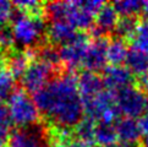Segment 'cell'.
I'll return each instance as SVG.
<instances>
[{"instance_id": "f1b7e54d", "label": "cell", "mask_w": 148, "mask_h": 147, "mask_svg": "<svg viewBox=\"0 0 148 147\" xmlns=\"http://www.w3.org/2000/svg\"><path fill=\"white\" fill-rule=\"evenodd\" d=\"M11 118H10V113L6 106H4L3 103H0V128L3 129H10L11 125Z\"/></svg>"}, {"instance_id": "5b68a950", "label": "cell", "mask_w": 148, "mask_h": 147, "mask_svg": "<svg viewBox=\"0 0 148 147\" xmlns=\"http://www.w3.org/2000/svg\"><path fill=\"white\" fill-rule=\"evenodd\" d=\"M83 108L87 117L99 123L114 124L119 117V110L115 102V92L103 90L92 98L84 99Z\"/></svg>"}, {"instance_id": "3957f363", "label": "cell", "mask_w": 148, "mask_h": 147, "mask_svg": "<svg viewBox=\"0 0 148 147\" xmlns=\"http://www.w3.org/2000/svg\"><path fill=\"white\" fill-rule=\"evenodd\" d=\"M44 11L51 21H64L75 30L93 27V16L84 11L78 1H53L45 5Z\"/></svg>"}, {"instance_id": "6da1fadb", "label": "cell", "mask_w": 148, "mask_h": 147, "mask_svg": "<svg viewBox=\"0 0 148 147\" xmlns=\"http://www.w3.org/2000/svg\"><path fill=\"white\" fill-rule=\"evenodd\" d=\"M33 101L39 112L47 115L55 126H76L84 113L77 78L71 72L53 78L44 88L34 93Z\"/></svg>"}, {"instance_id": "e575fe53", "label": "cell", "mask_w": 148, "mask_h": 147, "mask_svg": "<svg viewBox=\"0 0 148 147\" xmlns=\"http://www.w3.org/2000/svg\"><path fill=\"white\" fill-rule=\"evenodd\" d=\"M113 147H137L136 145H132V144H124V142H119V144H115Z\"/></svg>"}, {"instance_id": "ac0fdd59", "label": "cell", "mask_w": 148, "mask_h": 147, "mask_svg": "<svg viewBox=\"0 0 148 147\" xmlns=\"http://www.w3.org/2000/svg\"><path fill=\"white\" fill-rule=\"evenodd\" d=\"M129 54L127 44L123 38H114L108 44V61L112 65H121V63L126 61V58Z\"/></svg>"}, {"instance_id": "603a6c76", "label": "cell", "mask_w": 148, "mask_h": 147, "mask_svg": "<svg viewBox=\"0 0 148 147\" xmlns=\"http://www.w3.org/2000/svg\"><path fill=\"white\" fill-rule=\"evenodd\" d=\"M14 6H16L20 12L33 15V16H42V12L44 11L43 4L36 0H16L14 3Z\"/></svg>"}, {"instance_id": "836d02e7", "label": "cell", "mask_w": 148, "mask_h": 147, "mask_svg": "<svg viewBox=\"0 0 148 147\" xmlns=\"http://www.w3.org/2000/svg\"><path fill=\"white\" fill-rule=\"evenodd\" d=\"M142 12H143L145 17L148 20V0L147 1H142Z\"/></svg>"}, {"instance_id": "83f0119b", "label": "cell", "mask_w": 148, "mask_h": 147, "mask_svg": "<svg viewBox=\"0 0 148 147\" xmlns=\"http://www.w3.org/2000/svg\"><path fill=\"white\" fill-rule=\"evenodd\" d=\"M78 4L86 12L92 15V16H96L100 11V9L104 6L105 3L100 1V0H80Z\"/></svg>"}, {"instance_id": "7402d4cb", "label": "cell", "mask_w": 148, "mask_h": 147, "mask_svg": "<svg viewBox=\"0 0 148 147\" xmlns=\"http://www.w3.org/2000/svg\"><path fill=\"white\" fill-rule=\"evenodd\" d=\"M113 6L123 17H134L142 11V1L138 0H118L113 3Z\"/></svg>"}, {"instance_id": "4dcf8cb0", "label": "cell", "mask_w": 148, "mask_h": 147, "mask_svg": "<svg viewBox=\"0 0 148 147\" xmlns=\"http://www.w3.org/2000/svg\"><path fill=\"white\" fill-rule=\"evenodd\" d=\"M8 139H9V130L0 128V147L4 146V144L8 141Z\"/></svg>"}, {"instance_id": "4fadbf2b", "label": "cell", "mask_w": 148, "mask_h": 147, "mask_svg": "<svg viewBox=\"0 0 148 147\" xmlns=\"http://www.w3.org/2000/svg\"><path fill=\"white\" fill-rule=\"evenodd\" d=\"M78 91L82 97V101L94 97L99 92L104 90V83L102 77L98 76L97 72L92 71H83L77 78Z\"/></svg>"}, {"instance_id": "d6986e66", "label": "cell", "mask_w": 148, "mask_h": 147, "mask_svg": "<svg viewBox=\"0 0 148 147\" xmlns=\"http://www.w3.org/2000/svg\"><path fill=\"white\" fill-rule=\"evenodd\" d=\"M94 141L99 147H113L118 141L114 124L98 123L94 133Z\"/></svg>"}, {"instance_id": "8992f818", "label": "cell", "mask_w": 148, "mask_h": 147, "mask_svg": "<svg viewBox=\"0 0 148 147\" xmlns=\"http://www.w3.org/2000/svg\"><path fill=\"white\" fill-rule=\"evenodd\" d=\"M146 94L140 87H125L115 92V102L119 113L135 119L142 115L146 107Z\"/></svg>"}, {"instance_id": "9c48e42d", "label": "cell", "mask_w": 148, "mask_h": 147, "mask_svg": "<svg viewBox=\"0 0 148 147\" xmlns=\"http://www.w3.org/2000/svg\"><path fill=\"white\" fill-rule=\"evenodd\" d=\"M45 130L39 126L18 128L9 135V147H49V139Z\"/></svg>"}, {"instance_id": "8d00e7d4", "label": "cell", "mask_w": 148, "mask_h": 147, "mask_svg": "<svg viewBox=\"0 0 148 147\" xmlns=\"http://www.w3.org/2000/svg\"><path fill=\"white\" fill-rule=\"evenodd\" d=\"M143 147H148V136H146V139L143 140Z\"/></svg>"}, {"instance_id": "44dd1931", "label": "cell", "mask_w": 148, "mask_h": 147, "mask_svg": "<svg viewBox=\"0 0 148 147\" xmlns=\"http://www.w3.org/2000/svg\"><path fill=\"white\" fill-rule=\"evenodd\" d=\"M131 39L132 44H134V49H137L148 55V20L138 22Z\"/></svg>"}, {"instance_id": "f546056e", "label": "cell", "mask_w": 148, "mask_h": 147, "mask_svg": "<svg viewBox=\"0 0 148 147\" xmlns=\"http://www.w3.org/2000/svg\"><path fill=\"white\" fill-rule=\"evenodd\" d=\"M138 126L141 130V134L148 136V114H142L138 122Z\"/></svg>"}, {"instance_id": "1f68e13d", "label": "cell", "mask_w": 148, "mask_h": 147, "mask_svg": "<svg viewBox=\"0 0 148 147\" xmlns=\"http://www.w3.org/2000/svg\"><path fill=\"white\" fill-rule=\"evenodd\" d=\"M69 147H92V146L91 144L84 142V141H81V140H72Z\"/></svg>"}, {"instance_id": "d4e9b609", "label": "cell", "mask_w": 148, "mask_h": 147, "mask_svg": "<svg viewBox=\"0 0 148 147\" xmlns=\"http://www.w3.org/2000/svg\"><path fill=\"white\" fill-rule=\"evenodd\" d=\"M14 80L15 78L8 72V70H0V103L11 96L15 83Z\"/></svg>"}, {"instance_id": "8fae6325", "label": "cell", "mask_w": 148, "mask_h": 147, "mask_svg": "<svg viewBox=\"0 0 148 147\" xmlns=\"http://www.w3.org/2000/svg\"><path fill=\"white\" fill-rule=\"evenodd\" d=\"M119 20V14L116 12L113 4H104V6L96 15V23L92 27L94 38L104 37L105 34L115 31Z\"/></svg>"}, {"instance_id": "277c9868", "label": "cell", "mask_w": 148, "mask_h": 147, "mask_svg": "<svg viewBox=\"0 0 148 147\" xmlns=\"http://www.w3.org/2000/svg\"><path fill=\"white\" fill-rule=\"evenodd\" d=\"M10 118L18 128H29L37 125L39 120V109L32 97L25 90H16L8 98Z\"/></svg>"}, {"instance_id": "7a4b0ae2", "label": "cell", "mask_w": 148, "mask_h": 147, "mask_svg": "<svg viewBox=\"0 0 148 147\" xmlns=\"http://www.w3.org/2000/svg\"><path fill=\"white\" fill-rule=\"evenodd\" d=\"M11 23V32L15 43L25 48H32L43 37L47 31L44 20L42 16H33L25 12H17L14 15Z\"/></svg>"}, {"instance_id": "7c38bea8", "label": "cell", "mask_w": 148, "mask_h": 147, "mask_svg": "<svg viewBox=\"0 0 148 147\" xmlns=\"http://www.w3.org/2000/svg\"><path fill=\"white\" fill-rule=\"evenodd\" d=\"M102 80L104 86H107L110 91H120L131 85L132 74L126 66L112 65L104 69Z\"/></svg>"}, {"instance_id": "e0dca14e", "label": "cell", "mask_w": 148, "mask_h": 147, "mask_svg": "<svg viewBox=\"0 0 148 147\" xmlns=\"http://www.w3.org/2000/svg\"><path fill=\"white\" fill-rule=\"evenodd\" d=\"M126 65L131 74H135L138 77L148 75V55L140 50H129L127 58H126Z\"/></svg>"}, {"instance_id": "ba28073f", "label": "cell", "mask_w": 148, "mask_h": 147, "mask_svg": "<svg viewBox=\"0 0 148 147\" xmlns=\"http://www.w3.org/2000/svg\"><path fill=\"white\" fill-rule=\"evenodd\" d=\"M89 43L91 42H89L86 34L78 33L71 42L60 47V61L66 66V69L73 70L83 65V60L84 56H86Z\"/></svg>"}, {"instance_id": "5bb4252c", "label": "cell", "mask_w": 148, "mask_h": 147, "mask_svg": "<svg viewBox=\"0 0 148 147\" xmlns=\"http://www.w3.org/2000/svg\"><path fill=\"white\" fill-rule=\"evenodd\" d=\"M78 33L76 30L64 21H51L50 25L47 27V36L50 41V43L65 45L69 42H71Z\"/></svg>"}, {"instance_id": "cb8c5ba5", "label": "cell", "mask_w": 148, "mask_h": 147, "mask_svg": "<svg viewBox=\"0 0 148 147\" xmlns=\"http://www.w3.org/2000/svg\"><path fill=\"white\" fill-rule=\"evenodd\" d=\"M138 22L136 21L135 17H121L116 26V33L120 36V38H132L135 31L137 28Z\"/></svg>"}, {"instance_id": "30bf717a", "label": "cell", "mask_w": 148, "mask_h": 147, "mask_svg": "<svg viewBox=\"0 0 148 147\" xmlns=\"http://www.w3.org/2000/svg\"><path fill=\"white\" fill-rule=\"evenodd\" d=\"M108 44L109 42L104 37L94 38L87 49L86 56L83 60V67H86L87 71L97 72L99 70H104L105 65L108 63Z\"/></svg>"}, {"instance_id": "9a60e30c", "label": "cell", "mask_w": 148, "mask_h": 147, "mask_svg": "<svg viewBox=\"0 0 148 147\" xmlns=\"http://www.w3.org/2000/svg\"><path fill=\"white\" fill-rule=\"evenodd\" d=\"M114 126L118 135V140L124 144L136 145L141 136V130L138 123L131 118H120L114 123Z\"/></svg>"}, {"instance_id": "52a82bcc", "label": "cell", "mask_w": 148, "mask_h": 147, "mask_svg": "<svg viewBox=\"0 0 148 147\" xmlns=\"http://www.w3.org/2000/svg\"><path fill=\"white\" fill-rule=\"evenodd\" d=\"M55 70V67L39 60H33L32 63H29L27 70L21 78L25 91L33 93L40 91L53 80L51 76Z\"/></svg>"}, {"instance_id": "d6a6232c", "label": "cell", "mask_w": 148, "mask_h": 147, "mask_svg": "<svg viewBox=\"0 0 148 147\" xmlns=\"http://www.w3.org/2000/svg\"><path fill=\"white\" fill-rule=\"evenodd\" d=\"M140 88L142 91H147L148 92V75L140 77Z\"/></svg>"}, {"instance_id": "4316f807", "label": "cell", "mask_w": 148, "mask_h": 147, "mask_svg": "<svg viewBox=\"0 0 148 147\" xmlns=\"http://www.w3.org/2000/svg\"><path fill=\"white\" fill-rule=\"evenodd\" d=\"M14 4L0 0V26H6V23L14 17Z\"/></svg>"}, {"instance_id": "d590c367", "label": "cell", "mask_w": 148, "mask_h": 147, "mask_svg": "<svg viewBox=\"0 0 148 147\" xmlns=\"http://www.w3.org/2000/svg\"><path fill=\"white\" fill-rule=\"evenodd\" d=\"M145 114H148V97L146 98V107H145Z\"/></svg>"}, {"instance_id": "2e32d148", "label": "cell", "mask_w": 148, "mask_h": 147, "mask_svg": "<svg viewBox=\"0 0 148 147\" xmlns=\"http://www.w3.org/2000/svg\"><path fill=\"white\" fill-rule=\"evenodd\" d=\"M29 56L23 52H11L5 56V69L14 78H22L29 65Z\"/></svg>"}, {"instance_id": "484cf974", "label": "cell", "mask_w": 148, "mask_h": 147, "mask_svg": "<svg viewBox=\"0 0 148 147\" xmlns=\"http://www.w3.org/2000/svg\"><path fill=\"white\" fill-rule=\"evenodd\" d=\"M15 45V39L11 32V28L8 26H0V54L3 53L9 54L10 50H12V47Z\"/></svg>"}, {"instance_id": "ffe728a7", "label": "cell", "mask_w": 148, "mask_h": 147, "mask_svg": "<svg viewBox=\"0 0 148 147\" xmlns=\"http://www.w3.org/2000/svg\"><path fill=\"white\" fill-rule=\"evenodd\" d=\"M96 126H97L96 120H93L89 117L82 118L81 122L76 124V126H75V133L77 136V140L84 141V142H88V144L93 142Z\"/></svg>"}]
</instances>
